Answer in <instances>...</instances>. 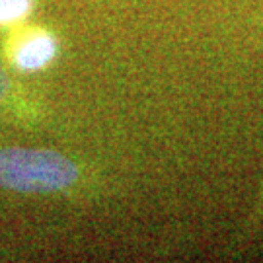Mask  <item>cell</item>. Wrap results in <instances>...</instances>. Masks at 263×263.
Wrapping results in <instances>:
<instances>
[{
    "instance_id": "obj_1",
    "label": "cell",
    "mask_w": 263,
    "mask_h": 263,
    "mask_svg": "<svg viewBox=\"0 0 263 263\" xmlns=\"http://www.w3.org/2000/svg\"><path fill=\"white\" fill-rule=\"evenodd\" d=\"M80 172L70 158L53 151L2 148L0 187L18 193H57L74 185Z\"/></svg>"
},
{
    "instance_id": "obj_2",
    "label": "cell",
    "mask_w": 263,
    "mask_h": 263,
    "mask_svg": "<svg viewBox=\"0 0 263 263\" xmlns=\"http://www.w3.org/2000/svg\"><path fill=\"white\" fill-rule=\"evenodd\" d=\"M57 53L55 39L49 33H33L28 39H24L14 53V65L20 70L33 72L43 66H47Z\"/></svg>"
},
{
    "instance_id": "obj_3",
    "label": "cell",
    "mask_w": 263,
    "mask_h": 263,
    "mask_svg": "<svg viewBox=\"0 0 263 263\" xmlns=\"http://www.w3.org/2000/svg\"><path fill=\"white\" fill-rule=\"evenodd\" d=\"M31 10V0H0V24H12L26 18Z\"/></svg>"
}]
</instances>
